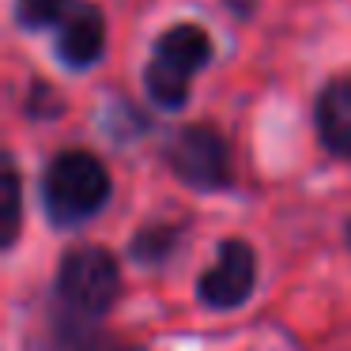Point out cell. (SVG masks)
<instances>
[{
  "label": "cell",
  "instance_id": "11",
  "mask_svg": "<svg viewBox=\"0 0 351 351\" xmlns=\"http://www.w3.org/2000/svg\"><path fill=\"white\" fill-rule=\"evenodd\" d=\"M27 110H31L34 117H46V114H61V110H64V102L53 95V87L38 84V87H34V102L27 99Z\"/></svg>",
  "mask_w": 351,
  "mask_h": 351
},
{
  "label": "cell",
  "instance_id": "4",
  "mask_svg": "<svg viewBox=\"0 0 351 351\" xmlns=\"http://www.w3.org/2000/svg\"><path fill=\"white\" fill-rule=\"evenodd\" d=\"M170 159V170L182 178L185 185L193 189H227L230 185V155H227V144L215 129L208 125H189L174 136L167 152Z\"/></svg>",
  "mask_w": 351,
  "mask_h": 351
},
{
  "label": "cell",
  "instance_id": "1",
  "mask_svg": "<svg viewBox=\"0 0 351 351\" xmlns=\"http://www.w3.org/2000/svg\"><path fill=\"white\" fill-rule=\"evenodd\" d=\"M121 291V272L117 261L99 245H80L64 253L57 268V332L61 340H76L87 351L91 332L87 328L117 302Z\"/></svg>",
  "mask_w": 351,
  "mask_h": 351
},
{
  "label": "cell",
  "instance_id": "6",
  "mask_svg": "<svg viewBox=\"0 0 351 351\" xmlns=\"http://www.w3.org/2000/svg\"><path fill=\"white\" fill-rule=\"evenodd\" d=\"M57 53L69 69H91L106 49V23L91 0H69L57 19Z\"/></svg>",
  "mask_w": 351,
  "mask_h": 351
},
{
  "label": "cell",
  "instance_id": "8",
  "mask_svg": "<svg viewBox=\"0 0 351 351\" xmlns=\"http://www.w3.org/2000/svg\"><path fill=\"white\" fill-rule=\"evenodd\" d=\"M174 245H178V227L155 223V227L140 230V234L132 238V257H136L140 265H162V261L174 253Z\"/></svg>",
  "mask_w": 351,
  "mask_h": 351
},
{
  "label": "cell",
  "instance_id": "5",
  "mask_svg": "<svg viewBox=\"0 0 351 351\" xmlns=\"http://www.w3.org/2000/svg\"><path fill=\"white\" fill-rule=\"evenodd\" d=\"M253 283H257V257H253L250 242H242V238H223L215 261L200 276L197 295L212 310H234V306H242L250 298Z\"/></svg>",
  "mask_w": 351,
  "mask_h": 351
},
{
  "label": "cell",
  "instance_id": "9",
  "mask_svg": "<svg viewBox=\"0 0 351 351\" xmlns=\"http://www.w3.org/2000/svg\"><path fill=\"white\" fill-rule=\"evenodd\" d=\"M69 0H16V23L23 31H53Z\"/></svg>",
  "mask_w": 351,
  "mask_h": 351
},
{
  "label": "cell",
  "instance_id": "2",
  "mask_svg": "<svg viewBox=\"0 0 351 351\" xmlns=\"http://www.w3.org/2000/svg\"><path fill=\"white\" fill-rule=\"evenodd\" d=\"M110 200V174L91 152H61L42 178V204L57 227H80Z\"/></svg>",
  "mask_w": 351,
  "mask_h": 351
},
{
  "label": "cell",
  "instance_id": "12",
  "mask_svg": "<svg viewBox=\"0 0 351 351\" xmlns=\"http://www.w3.org/2000/svg\"><path fill=\"white\" fill-rule=\"evenodd\" d=\"M110 351H140V348H110Z\"/></svg>",
  "mask_w": 351,
  "mask_h": 351
},
{
  "label": "cell",
  "instance_id": "13",
  "mask_svg": "<svg viewBox=\"0 0 351 351\" xmlns=\"http://www.w3.org/2000/svg\"><path fill=\"white\" fill-rule=\"evenodd\" d=\"M348 242H351V227H348Z\"/></svg>",
  "mask_w": 351,
  "mask_h": 351
},
{
  "label": "cell",
  "instance_id": "3",
  "mask_svg": "<svg viewBox=\"0 0 351 351\" xmlns=\"http://www.w3.org/2000/svg\"><path fill=\"white\" fill-rule=\"evenodd\" d=\"M212 61V38L197 23H178L162 31L152 46V61L144 69L147 99L162 110H182L189 102V84Z\"/></svg>",
  "mask_w": 351,
  "mask_h": 351
},
{
  "label": "cell",
  "instance_id": "7",
  "mask_svg": "<svg viewBox=\"0 0 351 351\" xmlns=\"http://www.w3.org/2000/svg\"><path fill=\"white\" fill-rule=\"evenodd\" d=\"M317 132L332 155L351 159V76L325 84L317 99Z\"/></svg>",
  "mask_w": 351,
  "mask_h": 351
},
{
  "label": "cell",
  "instance_id": "10",
  "mask_svg": "<svg viewBox=\"0 0 351 351\" xmlns=\"http://www.w3.org/2000/svg\"><path fill=\"white\" fill-rule=\"evenodd\" d=\"M16 234H19V170L8 159V167H4V230H0L4 250L16 245Z\"/></svg>",
  "mask_w": 351,
  "mask_h": 351
}]
</instances>
